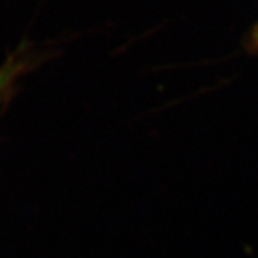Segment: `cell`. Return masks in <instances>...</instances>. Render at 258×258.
<instances>
[{
  "label": "cell",
  "instance_id": "cell-1",
  "mask_svg": "<svg viewBox=\"0 0 258 258\" xmlns=\"http://www.w3.org/2000/svg\"><path fill=\"white\" fill-rule=\"evenodd\" d=\"M35 56L28 47H19L18 50L8 57V60L0 68V112L12 101L18 92L20 79L28 74L33 66Z\"/></svg>",
  "mask_w": 258,
  "mask_h": 258
}]
</instances>
